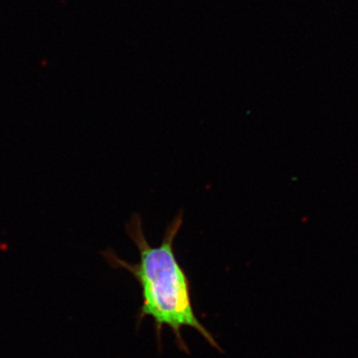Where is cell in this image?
Listing matches in <instances>:
<instances>
[{"label": "cell", "instance_id": "obj_1", "mask_svg": "<svg viewBox=\"0 0 358 358\" xmlns=\"http://www.w3.org/2000/svg\"><path fill=\"white\" fill-rule=\"evenodd\" d=\"M182 225L183 213L179 212L167 226L162 244L155 247L148 243L141 216L134 214L126 228L129 239L138 250V262H128L112 249L103 251V257L110 267L126 270L140 285L143 303L138 315V326L145 317H152L159 343L162 329L167 327L173 331L178 350L189 353L181 334L182 329L189 327L199 331L212 348L222 352L194 312L189 278L174 252V241Z\"/></svg>", "mask_w": 358, "mask_h": 358}]
</instances>
